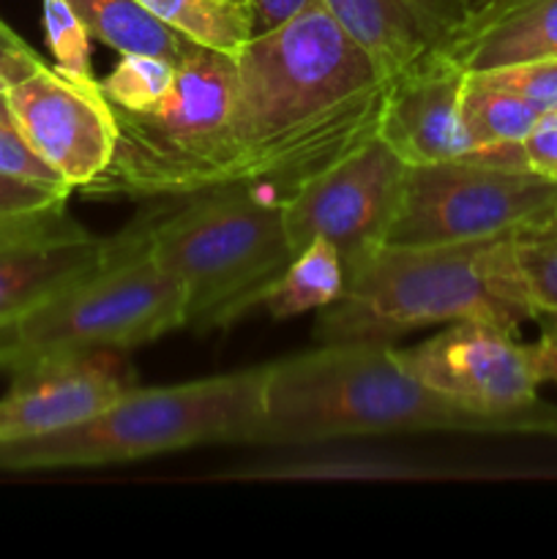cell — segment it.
Returning <instances> with one entry per match:
<instances>
[{"label":"cell","mask_w":557,"mask_h":559,"mask_svg":"<svg viewBox=\"0 0 557 559\" xmlns=\"http://www.w3.org/2000/svg\"><path fill=\"white\" fill-rule=\"evenodd\" d=\"M511 246L538 317L557 314V205L511 229Z\"/></svg>","instance_id":"7402d4cb"},{"label":"cell","mask_w":557,"mask_h":559,"mask_svg":"<svg viewBox=\"0 0 557 559\" xmlns=\"http://www.w3.org/2000/svg\"><path fill=\"white\" fill-rule=\"evenodd\" d=\"M538 115V109L524 98L491 85L475 71H467L462 93V123L473 145L470 153L522 145Z\"/></svg>","instance_id":"d6986e66"},{"label":"cell","mask_w":557,"mask_h":559,"mask_svg":"<svg viewBox=\"0 0 557 559\" xmlns=\"http://www.w3.org/2000/svg\"><path fill=\"white\" fill-rule=\"evenodd\" d=\"M522 153L530 173L557 180V109L538 115L530 134L522 140Z\"/></svg>","instance_id":"83f0119b"},{"label":"cell","mask_w":557,"mask_h":559,"mask_svg":"<svg viewBox=\"0 0 557 559\" xmlns=\"http://www.w3.org/2000/svg\"><path fill=\"white\" fill-rule=\"evenodd\" d=\"M153 16L202 47L235 55L254 36V14L233 0H140Z\"/></svg>","instance_id":"ffe728a7"},{"label":"cell","mask_w":557,"mask_h":559,"mask_svg":"<svg viewBox=\"0 0 557 559\" xmlns=\"http://www.w3.org/2000/svg\"><path fill=\"white\" fill-rule=\"evenodd\" d=\"M47 60L20 36V33H3L0 31V93L14 87L16 82L27 80L44 69Z\"/></svg>","instance_id":"f1b7e54d"},{"label":"cell","mask_w":557,"mask_h":559,"mask_svg":"<svg viewBox=\"0 0 557 559\" xmlns=\"http://www.w3.org/2000/svg\"><path fill=\"white\" fill-rule=\"evenodd\" d=\"M530 353H533L535 374H538L541 385L544 382H557V314L549 317L538 342L530 344Z\"/></svg>","instance_id":"f546056e"},{"label":"cell","mask_w":557,"mask_h":559,"mask_svg":"<svg viewBox=\"0 0 557 559\" xmlns=\"http://www.w3.org/2000/svg\"><path fill=\"white\" fill-rule=\"evenodd\" d=\"M233 102V55L191 44L156 107L145 112L112 107L118 123L112 162L82 191L173 200L238 183Z\"/></svg>","instance_id":"8992f818"},{"label":"cell","mask_w":557,"mask_h":559,"mask_svg":"<svg viewBox=\"0 0 557 559\" xmlns=\"http://www.w3.org/2000/svg\"><path fill=\"white\" fill-rule=\"evenodd\" d=\"M42 11L55 69L82 85H98L91 66V33L85 31L69 0H42Z\"/></svg>","instance_id":"cb8c5ba5"},{"label":"cell","mask_w":557,"mask_h":559,"mask_svg":"<svg viewBox=\"0 0 557 559\" xmlns=\"http://www.w3.org/2000/svg\"><path fill=\"white\" fill-rule=\"evenodd\" d=\"M69 194L71 191L55 189V186L0 175V227L16 222V218L49 211L55 205H63L69 200Z\"/></svg>","instance_id":"4316f807"},{"label":"cell","mask_w":557,"mask_h":559,"mask_svg":"<svg viewBox=\"0 0 557 559\" xmlns=\"http://www.w3.org/2000/svg\"><path fill=\"white\" fill-rule=\"evenodd\" d=\"M175 74H178V66L169 60L151 58V55H120L115 69L104 80H98V85L109 107L145 112L167 96Z\"/></svg>","instance_id":"603a6c76"},{"label":"cell","mask_w":557,"mask_h":559,"mask_svg":"<svg viewBox=\"0 0 557 559\" xmlns=\"http://www.w3.org/2000/svg\"><path fill=\"white\" fill-rule=\"evenodd\" d=\"M233 58L238 183L282 202L377 136L386 76L322 0Z\"/></svg>","instance_id":"6da1fadb"},{"label":"cell","mask_w":557,"mask_h":559,"mask_svg":"<svg viewBox=\"0 0 557 559\" xmlns=\"http://www.w3.org/2000/svg\"><path fill=\"white\" fill-rule=\"evenodd\" d=\"M396 358L426 388L475 413L513 418L538 402L530 344L489 322H451L429 342L396 347Z\"/></svg>","instance_id":"30bf717a"},{"label":"cell","mask_w":557,"mask_h":559,"mask_svg":"<svg viewBox=\"0 0 557 559\" xmlns=\"http://www.w3.org/2000/svg\"><path fill=\"white\" fill-rule=\"evenodd\" d=\"M407 164L380 140H369L282 200L293 251L328 240L353 273L382 249L396 213Z\"/></svg>","instance_id":"9c48e42d"},{"label":"cell","mask_w":557,"mask_h":559,"mask_svg":"<svg viewBox=\"0 0 557 559\" xmlns=\"http://www.w3.org/2000/svg\"><path fill=\"white\" fill-rule=\"evenodd\" d=\"M451 55L464 71L557 55V0H506L470 25Z\"/></svg>","instance_id":"2e32d148"},{"label":"cell","mask_w":557,"mask_h":559,"mask_svg":"<svg viewBox=\"0 0 557 559\" xmlns=\"http://www.w3.org/2000/svg\"><path fill=\"white\" fill-rule=\"evenodd\" d=\"M134 388L123 353L47 360L14 374L0 399V442L44 437L85 424Z\"/></svg>","instance_id":"4fadbf2b"},{"label":"cell","mask_w":557,"mask_h":559,"mask_svg":"<svg viewBox=\"0 0 557 559\" xmlns=\"http://www.w3.org/2000/svg\"><path fill=\"white\" fill-rule=\"evenodd\" d=\"M268 366L164 388H129L85 424L0 442V469L104 467L197 445H246L262 418Z\"/></svg>","instance_id":"277c9868"},{"label":"cell","mask_w":557,"mask_h":559,"mask_svg":"<svg viewBox=\"0 0 557 559\" xmlns=\"http://www.w3.org/2000/svg\"><path fill=\"white\" fill-rule=\"evenodd\" d=\"M0 31H3V33H16V31H14V27H11V25H9V22H5V20H3V16H0Z\"/></svg>","instance_id":"836d02e7"},{"label":"cell","mask_w":557,"mask_h":559,"mask_svg":"<svg viewBox=\"0 0 557 559\" xmlns=\"http://www.w3.org/2000/svg\"><path fill=\"white\" fill-rule=\"evenodd\" d=\"M344 287H347V273H344L339 251L328 240H311L293 257L278 282L268 289L262 309L273 320H289V317L336 304Z\"/></svg>","instance_id":"ac0fdd59"},{"label":"cell","mask_w":557,"mask_h":559,"mask_svg":"<svg viewBox=\"0 0 557 559\" xmlns=\"http://www.w3.org/2000/svg\"><path fill=\"white\" fill-rule=\"evenodd\" d=\"M0 175H11V178L33 180V183H47L55 186V189L71 191L66 186V180L27 145L20 126L11 118L5 93H0Z\"/></svg>","instance_id":"484cf974"},{"label":"cell","mask_w":557,"mask_h":559,"mask_svg":"<svg viewBox=\"0 0 557 559\" xmlns=\"http://www.w3.org/2000/svg\"><path fill=\"white\" fill-rule=\"evenodd\" d=\"M69 5L91 38L118 55H151L178 66L194 44L164 25L140 0H69Z\"/></svg>","instance_id":"e0dca14e"},{"label":"cell","mask_w":557,"mask_h":559,"mask_svg":"<svg viewBox=\"0 0 557 559\" xmlns=\"http://www.w3.org/2000/svg\"><path fill=\"white\" fill-rule=\"evenodd\" d=\"M424 469L413 462L377 453H311L238 473V478L273 480H393L415 478Z\"/></svg>","instance_id":"44dd1931"},{"label":"cell","mask_w":557,"mask_h":559,"mask_svg":"<svg viewBox=\"0 0 557 559\" xmlns=\"http://www.w3.org/2000/svg\"><path fill=\"white\" fill-rule=\"evenodd\" d=\"M153 213L118 235L112 257L0 328V371L87 353H126L183 328V293L151 249Z\"/></svg>","instance_id":"52a82bcc"},{"label":"cell","mask_w":557,"mask_h":559,"mask_svg":"<svg viewBox=\"0 0 557 559\" xmlns=\"http://www.w3.org/2000/svg\"><path fill=\"white\" fill-rule=\"evenodd\" d=\"M115 238H98L63 205L0 227V328L60 289L91 276L112 257Z\"/></svg>","instance_id":"7c38bea8"},{"label":"cell","mask_w":557,"mask_h":559,"mask_svg":"<svg viewBox=\"0 0 557 559\" xmlns=\"http://www.w3.org/2000/svg\"><path fill=\"white\" fill-rule=\"evenodd\" d=\"M311 0H251V14H254V36L257 33H265L271 27L282 25L289 16L298 14L304 5H309Z\"/></svg>","instance_id":"4dcf8cb0"},{"label":"cell","mask_w":557,"mask_h":559,"mask_svg":"<svg viewBox=\"0 0 557 559\" xmlns=\"http://www.w3.org/2000/svg\"><path fill=\"white\" fill-rule=\"evenodd\" d=\"M506 0H467V9H470V16H467V27L473 25L475 20H481L484 14H489L491 9H497V5H502ZM464 27V31H467Z\"/></svg>","instance_id":"1f68e13d"},{"label":"cell","mask_w":557,"mask_h":559,"mask_svg":"<svg viewBox=\"0 0 557 559\" xmlns=\"http://www.w3.org/2000/svg\"><path fill=\"white\" fill-rule=\"evenodd\" d=\"M475 74H481L486 82L502 87V91L513 93V96L524 98L538 112L557 109V55L519 60V63H508L489 71H475Z\"/></svg>","instance_id":"d4e9b609"},{"label":"cell","mask_w":557,"mask_h":559,"mask_svg":"<svg viewBox=\"0 0 557 559\" xmlns=\"http://www.w3.org/2000/svg\"><path fill=\"white\" fill-rule=\"evenodd\" d=\"M544 409L535 402L513 418L475 413L415 380L393 344H317L268 364L262 418L246 445L311 448L402 431L538 435Z\"/></svg>","instance_id":"7a4b0ae2"},{"label":"cell","mask_w":557,"mask_h":559,"mask_svg":"<svg viewBox=\"0 0 557 559\" xmlns=\"http://www.w3.org/2000/svg\"><path fill=\"white\" fill-rule=\"evenodd\" d=\"M151 249L183 293V328L218 331L262 306L295 251L282 202L251 183L191 194L175 211L158 207Z\"/></svg>","instance_id":"5b68a950"},{"label":"cell","mask_w":557,"mask_h":559,"mask_svg":"<svg viewBox=\"0 0 557 559\" xmlns=\"http://www.w3.org/2000/svg\"><path fill=\"white\" fill-rule=\"evenodd\" d=\"M5 104L27 145L71 191L91 186L112 162L118 123L102 85H82L47 63L9 87Z\"/></svg>","instance_id":"8fae6325"},{"label":"cell","mask_w":557,"mask_h":559,"mask_svg":"<svg viewBox=\"0 0 557 559\" xmlns=\"http://www.w3.org/2000/svg\"><path fill=\"white\" fill-rule=\"evenodd\" d=\"M369 52L386 82L435 52H451L467 27V0H322Z\"/></svg>","instance_id":"9a60e30c"},{"label":"cell","mask_w":557,"mask_h":559,"mask_svg":"<svg viewBox=\"0 0 557 559\" xmlns=\"http://www.w3.org/2000/svg\"><path fill=\"white\" fill-rule=\"evenodd\" d=\"M544 435L557 437V407H549V415H546V424H544Z\"/></svg>","instance_id":"d6a6232c"},{"label":"cell","mask_w":557,"mask_h":559,"mask_svg":"<svg viewBox=\"0 0 557 559\" xmlns=\"http://www.w3.org/2000/svg\"><path fill=\"white\" fill-rule=\"evenodd\" d=\"M557 205V180L473 156L420 164L404 175L382 246L418 249L506 235L533 213Z\"/></svg>","instance_id":"ba28073f"},{"label":"cell","mask_w":557,"mask_h":559,"mask_svg":"<svg viewBox=\"0 0 557 559\" xmlns=\"http://www.w3.org/2000/svg\"><path fill=\"white\" fill-rule=\"evenodd\" d=\"M467 71L451 52H435L386 82L377 136L407 167L451 162L473 151L462 123Z\"/></svg>","instance_id":"5bb4252c"},{"label":"cell","mask_w":557,"mask_h":559,"mask_svg":"<svg viewBox=\"0 0 557 559\" xmlns=\"http://www.w3.org/2000/svg\"><path fill=\"white\" fill-rule=\"evenodd\" d=\"M511 233L451 246H382L347 276L342 298L317 311V344H393L429 325L489 322L519 333L535 320Z\"/></svg>","instance_id":"3957f363"},{"label":"cell","mask_w":557,"mask_h":559,"mask_svg":"<svg viewBox=\"0 0 557 559\" xmlns=\"http://www.w3.org/2000/svg\"><path fill=\"white\" fill-rule=\"evenodd\" d=\"M233 3H240V5H249V9H251V0H233Z\"/></svg>","instance_id":"e575fe53"}]
</instances>
